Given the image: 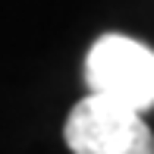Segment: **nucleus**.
I'll use <instances>...</instances> for the list:
<instances>
[{
  "label": "nucleus",
  "instance_id": "obj_2",
  "mask_svg": "<svg viewBox=\"0 0 154 154\" xmlns=\"http://www.w3.org/2000/svg\"><path fill=\"white\" fill-rule=\"evenodd\" d=\"M66 145L72 154H154V135L138 110L88 94L69 110Z\"/></svg>",
  "mask_w": 154,
  "mask_h": 154
},
{
  "label": "nucleus",
  "instance_id": "obj_1",
  "mask_svg": "<svg viewBox=\"0 0 154 154\" xmlns=\"http://www.w3.org/2000/svg\"><path fill=\"white\" fill-rule=\"evenodd\" d=\"M85 82L91 94L110 97L129 110L154 107V51L126 35H104L85 57Z\"/></svg>",
  "mask_w": 154,
  "mask_h": 154
}]
</instances>
